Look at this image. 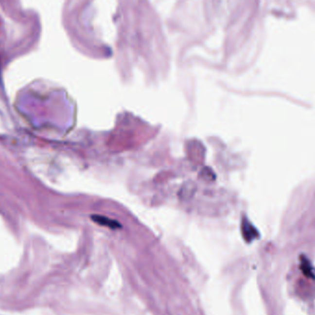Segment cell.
<instances>
[{
    "label": "cell",
    "mask_w": 315,
    "mask_h": 315,
    "mask_svg": "<svg viewBox=\"0 0 315 315\" xmlns=\"http://www.w3.org/2000/svg\"><path fill=\"white\" fill-rule=\"evenodd\" d=\"M92 219L99 225H102V226H106V227L111 228H117L121 227V225L117 221H115L114 219L105 218L103 216H93Z\"/></svg>",
    "instance_id": "2"
},
{
    "label": "cell",
    "mask_w": 315,
    "mask_h": 315,
    "mask_svg": "<svg viewBox=\"0 0 315 315\" xmlns=\"http://www.w3.org/2000/svg\"><path fill=\"white\" fill-rule=\"evenodd\" d=\"M242 230H243V235L247 242H252L254 239L258 237V232L254 228V226L247 220L245 219L242 225Z\"/></svg>",
    "instance_id": "1"
}]
</instances>
